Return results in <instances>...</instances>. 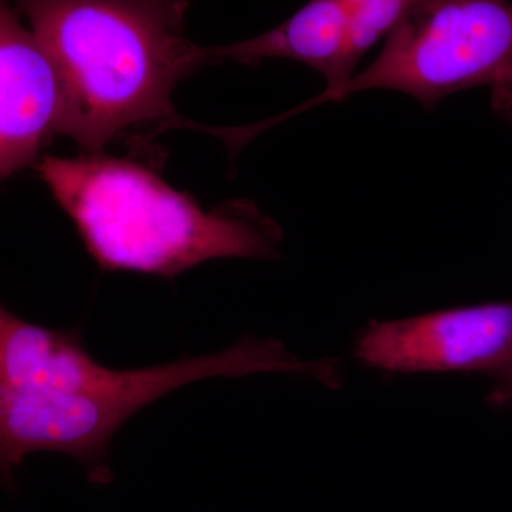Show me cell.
Here are the masks:
<instances>
[{
	"instance_id": "cell-1",
	"label": "cell",
	"mask_w": 512,
	"mask_h": 512,
	"mask_svg": "<svg viewBox=\"0 0 512 512\" xmlns=\"http://www.w3.org/2000/svg\"><path fill=\"white\" fill-rule=\"evenodd\" d=\"M284 343L245 336L214 355L117 370L97 362L76 330L43 328L0 305V485L26 457H73L90 483L113 480L110 444L134 414L165 394L210 377L301 373Z\"/></svg>"
},
{
	"instance_id": "cell-2",
	"label": "cell",
	"mask_w": 512,
	"mask_h": 512,
	"mask_svg": "<svg viewBox=\"0 0 512 512\" xmlns=\"http://www.w3.org/2000/svg\"><path fill=\"white\" fill-rule=\"evenodd\" d=\"M55 64L60 133L89 153L177 117V84L205 64L184 32L191 0H18Z\"/></svg>"
},
{
	"instance_id": "cell-3",
	"label": "cell",
	"mask_w": 512,
	"mask_h": 512,
	"mask_svg": "<svg viewBox=\"0 0 512 512\" xmlns=\"http://www.w3.org/2000/svg\"><path fill=\"white\" fill-rule=\"evenodd\" d=\"M37 170L104 271L174 278L212 259L274 258L282 239L252 202L204 210L126 158L47 156Z\"/></svg>"
},
{
	"instance_id": "cell-4",
	"label": "cell",
	"mask_w": 512,
	"mask_h": 512,
	"mask_svg": "<svg viewBox=\"0 0 512 512\" xmlns=\"http://www.w3.org/2000/svg\"><path fill=\"white\" fill-rule=\"evenodd\" d=\"M476 87H512V0H424L366 69L295 111L366 90H394L433 107Z\"/></svg>"
},
{
	"instance_id": "cell-5",
	"label": "cell",
	"mask_w": 512,
	"mask_h": 512,
	"mask_svg": "<svg viewBox=\"0 0 512 512\" xmlns=\"http://www.w3.org/2000/svg\"><path fill=\"white\" fill-rule=\"evenodd\" d=\"M355 356L389 373L491 375L512 357V299L370 322L357 335Z\"/></svg>"
},
{
	"instance_id": "cell-6",
	"label": "cell",
	"mask_w": 512,
	"mask_h": 512,
	"mask_svg": "<svg viewBox=\"0 0 512 512\" xmlns=\"http://www.w3.org/2000/svg\"><path fill=\"white\" fill-rule=\"evenodd\" d=\"M62 116L55 64L0 0V183L35 163L46 141L60 133Z\"/></svg>"
},
{
	"instance_id": "cell-7",
	"label": "cell",
	"mask_w": 512,
	"mask_h": 512,
	"mask_svg": "<svg viewBox=\"0 0 512 512\" xmlns=\"http://www.w3.org/2000/svg\"><path fill=\"white\" fill-rule=\"evenodd\" d=\"M211 63L221 60L255 66L265 59H291L322 74L326 90L348 82L350 59L348 0H309L295 15L262 35L231 45L207 46Z\"/></svg>"
},
{
	"instance_id": "cell-8",
	"label": "cell",
	"mask_w": 512,
	"mask_h": 512,
	"mask_svg": "<svg viewBox=\"0 0 512 512\" xmlns=\"http://www.w3.org/2000/svg\"><path fill=\"white\" fill-rule=\"evenodd\" d=\"M421 2L424 0H348L353 66Z\"/></svg>"
},
{
	"instance_id": "cell-9",
	"label": "cell",
	"mask_w": 512,
	"mask_h": 512,
	"mask_svg": "<svg viewBox=\"0 0 512 512\" xmlns=\"http://www.w3.org/2000/svg\"><path fill=\"white\" fill-rule=\"evenodd\" d=\"M493 377V387L488 394V403L497 409L512 406V357L500 369L490 375Z\"/></svg>"
},
{
	"instance_id": "cell-10",
	"label": "cell",
	"mask_w": 512,
	"mask_h": 512,
	"mask_svg": "<svg viewBox=\"0 0 512 512\" xmlns=\"http://www.w3.org/2000/svg\"><path fill=\"white\" fill-rule=\"evenodd\" d=\"M491 104H493L495 113L501 119L507 120L508 123L512 124V87L491 92Z\"/></svg>"
}]
</instances>
